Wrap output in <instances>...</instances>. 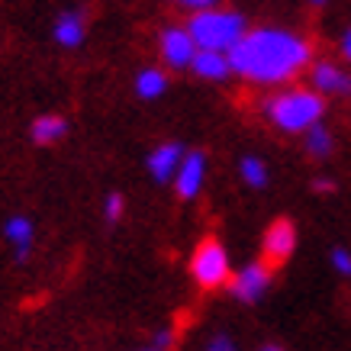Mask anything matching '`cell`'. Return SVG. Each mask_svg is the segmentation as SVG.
Instances as JSON below:
<instances>
[{"instance_id": "cell-1", "label": "cell", "mask_w": 351, "mask_h": 351, "mask_svg": "<svg viewBox=\"0 0 351 351\" xmlns=\"http://www.w3.org/2000/svg\"><path fill=\"white\" fill-rule=\"evenodd\" d=\"M232 75L252 81V84H284L290 77H297L303 68L313 64V49L303 36L277 26H261L248 29L229 52Z\"/></svg>"}, {"instance_id": "cell-2", "label": "cell", "mask_w": 351, "mask_h": 351, "mask_svg": "<svg viewBox=\"0 0 351 351\" xmlns=\"http://www.w3.org/2000/svg\"><path fill=\"white\" fill-rule=\"evenodd\" d=\"M261 110H265V119L271 126L297 136V132H306L319 123L322 113H326V100L309 87H290V90L271 94L261 104Z\"/></svg>"}, {"instance_id": "cell-3", "label": "cell", "mask_w": 351, "mask_h": 351, "mask_svg": "<svg viewBox=\"0 0 351 351\" xmlns=\"http://www.w3.org/2000/svg\"><path fill=\"white\" fill-rule=\"evenodd\" d=\"M187 32L197 49H210V52H232L235 43L248 32V23L239 10H223V7H213V10L193 13L191 23H187Z\"/></svg>"}, {"instance_id": "cell-4", "label": "cell", "mask_w": 351, "mask_h": 351, "mask_svg": "<svg viewBox=\"0 0 351 351\" xmlns=\"http://www.w3.org/2000/svg\"><path fill=\"white\" fill-rule=\"evenodd\" d=\"M191 274L203 290H216V287H223V284H229L232 265H229L226 248L216 239H206V242L197 245V252L191 258Z\"/></svg>"}, {"instance_id": "cell-5", "label": "cell", "mask_w": 351, "mask_h": 351, "mask_svg": "<svg viewBox=\"0 0 351 351\" xmlns=\"http://www.w3.org/2000/svg\"><path fill=\"white\" fill-rule=\"evenodd\" d=\"M309 90H316L319 97H351V71L335 62H313Z\"/></svg>"}, {"instance_id": "cell-6", "label": "cell", "mask_w": 351, "mask_h": 351, "mask_svg": "<svg viewBox=\"0 0 351 351\" xmlns=\"http://www.w3.org/2000/svg\"><path fill=\"white\" fill-rule=\"evenodd\" d=\"M271 287V267L267 265H245L239 267L232 277H229V290H232L235 300H242V303H258V300L267 293Z\"/></svg>"}, {"instance_id": "cell-7", "label": "cell", "mask_w": 351, "mask_h": 351, "mask_svg": "<svg viewBox=\"0 0 351 351\" xmlns=\"http://www.w3.org/2000/svg\"><path fill=\"white\" fill-rule=\"evenodd\" d=\"M158 49L168 68H191L193 55H197V45H193L187 26H168V29L161 32Z\"/></svg>"}, {"instance_id": "cell-8", "label": "cell", "mask_w": 351, "mask_h": 351, "mask_svg": "<svg viewBox=\"0 0 351 351\" xmlns=\"http://www.w3.org/2000/svg\"><path fill=\"white\" fill-rule=\"evenodd\" d=\"M203 181H206V158H203V152H184L181 168L174 174V191L181 193L184 200H193L203 191Z\"/></svg>"}, {"instance_id": "cell-9", "label": "cell", "mask_w": 351, "mask_h": 351, "mask_svg": "<svg viewBox=\"0 0 351 351\" xmlns=\"http://www.w3.org/2000/svg\"><path fill=\"white\" fill-rule=\"evenodd\" d=\"M181 158H184L181 142H161V145H155V149L149 152L145 165H149V174L155 178V181L168 184V181H174V174H178V168H181Z\"/></svg>"}, {"instance_id": "cell-10", "label": "cell", "mask_w": 351, "mask_h": 351, "mask_svg": "<svg viewBox=\"0 0 351 351\" xmlns=\"http://www.w3.org/2000/svg\"><path fill=\"white\" fill-rule=\"evenodd\" d=\"M261 248H265V258L271 265H274V261L277 265L287 261V258L293 255V248H297V229H293L287 219H277V223H271V229L265 232Z\"/></svg>"}, {"instance_id": "cell-11", "label": "cell", "mask_w": 351, "mask_h": 351, "mask_svg": "<svg viewBox=\"0 0 351 351\" xmlns=\"http://www.w3.org/2000/svg\"><path fill=\"white\" fill-rule=\"evenodd\" d=\"M191 71L203 81H226L232 75V64H229V55L226 52H210V49H197L191 62Z\"/></svg>"}, {"instance_id": "cell-12", "label": "cell", "mask_w": 351, "mask_h": 351, "mask_svg": "<svg viewBox=\"0 0 351 351\" xmlns=\"http://www.w3.org/2000/svg\"><path fill=\"white\" fill-rule=\"evenodd\" d=\"M3 239L13 245L16 261H26V258H29V248H32V239H36V226H32L29 216H10V219L3 223Z\"/></svg>"}, {"instance_id": "cell-13", "label": "cell", "mask_w": 351, "mask_h": 351, "mask_svg": "<svg viewBox=\"0 0 351 351\" xmlns=\"http://www.w3.org/2000/svg\"><path fill=\"white\" fill-rule=\"evenodd\" d=\"M84 32H87L84 16H81L77 10H64L62 16L55 20V26H52L55 43L64 45V49H77V45L84 43Z\"/></svg>"}, {"instance_id": "cell-14", "label": "cell", "mask_w": 351, "mask_h": 351, "mask_svg": "<svg viewBox=\"0 0 351 351\" xmlns=\"http://www.w3.org/2000/svg\"><path fill=\"white\" fill-rule=\"evenodd\" d=\"M64 132H68V123L58 113H43L39 119H32V126H29L32 142H39V145H52V142L64 138Z\"/></svg>"}, {"instance_id": "cell-15", "label": "cell", "mask_w": 351, "mask_h": 351, "mask_svg": "<svg viewBox=\"0 0 351 351\" xmlns=\"http://www.w3.org/2000/svg\"><path fill=\"white\" fill-rule=\"evenodd\" d=\"M168 90V75L161 68H142L136 75V94L142 100H158Z\"/></svg>"}, {"instance_id": "cell-16", "label": "cell", "mask_w": 351, "mask_h": 351, "mask_svg": "<svg viewBox=\"0 0 351 351\" xmlns=\"http://www.w3.org/2000/svg\"><path fill=\"white\" fill-rule=\"evenodd\" d=\"M303 145H306V152L313 155V158H329L332 149H335V138H332L329 126L316 123L313 129H306V132H303Z\"/></svg>"}, {"instance_id": "cell-17", "label": "cell", "mask_w": 351, "mask_h": 351, "mask_svg": "<svg viewBox=\"0 0 351 351\" xmlns=\"http://www.w3.org/2000/svg\"><path fill=\"white\" fill-rule=\"evenodd\" d=\"M239 174H242V181L252 187V191H265L267 181H271V174H267V165L258 155H245L239 161Z\"/></svg>"}, {"instance_id": "cell-18", "label": "cell", "mask_w": 351, "mask_h": 351, "mask_svg": "<svg viewBox=\"0 0 351 351\" xmlns=\"http://www.w3.org/2000/svg\"><path fill=\"white\" fill-rule=\"evenodd\" d=\"M329 265L335 267V274H341V277H351V252H348V248H345V245H339V248H332Z\"/></svg>"}, {"instance_id": "cell-19", "label": "cell", "mask_w": 351, "mask_h": 351, "mask_svg": "<svg viewBox=\"0 0 351 351\" xmlns=\"http://www.w3.org/2000/svg\"><path fill=\"white\" fill-rule=\"evenodd\" d=\"M123 210H126L123 193H110L107 200H104V216H107V223H119V219H123Z\"/></svg>"}, {"instance_id": "cell-20", "label": "cell", "mask_w": 351, "mask_h": 351, "mask_svg": "<svg viewBox=\"0 0 351 351\" xmlns=\"http://www.w3.org/2000/svg\"><path fill=\"white\" fill-rule=\"evenodd\" d=\"M178 7H184V10H191V13H203V10H213L219 0H174Z\"/></svg>"}, {"instance_id": "cell-21", "label": "cell", "mask_w": 351, "mask_h": 351, "mask_svg": "<svg viewBox=\"0 0 351 351\" xmlns=\"http://www.w3.org/2000/svg\"><path fill=\"white\" fill-rule=\"evenodd\" d=\"M206 351H235V341L229 335H216V339H210Z\"/></svg>"}, {"instance_id": "cell-22", "label": "cell", "mask_w": 351, "mask_h": 351, "mask_svg": "<svg viewBox=\"0 0 351 351\" xmlns=\"http://www.w3.org/2000/svg\"><path fill=\"white\" fill-rule=\"evenodd\" d=\"M171 345H174V332H171V329H161L158 335H155V345H152V348H155V351H168Z\"/></svg>"}, {"instance_id": "cell-23", "label": "cell", "mask_w": 351, "mask_h": 351, "mask_svg": "<svg viewBox=\"0 0 351 351\" xmlns=\"http://www.w3.org/2000/svg\"><path fill=\"white\" fill-rule=\"evenodd\" d=\"M339 49H341V58L351 64V26L345 29V36H341V43H339Z\"/></svg>"}, {"instance_id": "cell-24", "label": "cell", "mask_w": 351, "mask_h": 351, "mask_svg": "<svg viewBox=\"0 0 351 351\" xmlns=\"http://www.w3.org/2000/svg\"><path fill=\"white\" fill-rule=\"evenodd\" d=\"M313 187H316V191H319V193H326V191H332L335 184H332V181H316V184H313Z\"/></svg>"}, {"instance_id": "cell-25", "label": "cell", "mask_w": 351, "mask_h": 351, "mask_svg": "<svg viewBox=\"0 0 351 351\" xmlns=\"http://www.w3.org/2000/svg\"><path fill=\"white\" fill-rule=\"evenodd\" d=\"M309 3H313V7H326L329 0H309Z\"/></svg>"}, {"instance_id": "cell-26", "label": "cell", "mask_w": 351, "mask_h": 351, "mask_svg": "<svg viewBox=\"0 0 351 351\" xmlns=\"http://www.w3.org/2000/svg\"><path fill=\"white\" fill-rule=\"evenodd\" d=\"M261 351H284V348H277V345H265Z\"/></svg>"}, {"instance_id": "cell-27", "label": "cell", "mask_w": 351, "mask_h": 351, "mask_svg": "<svg viewBox=\"0 0 351 351\" xmlns=\"http://www.w3.org/2000/svg\"><path fill=\"white\" fill-rule=\"evenodd\" d=\"M145 351H155V348H145Z\"/></svg>"}]
</instances>
